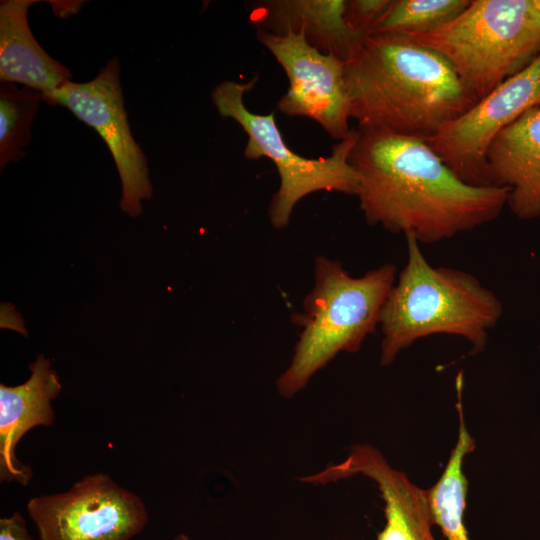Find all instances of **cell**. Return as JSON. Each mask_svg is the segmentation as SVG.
Returning <instances> with one entry per match:
<instances>
[{"mask_svg":"<svg viewBox=\"0 0 540 540\" xmlns=\"http://www.w3.org/2000/svg\"><path fill=\"white\" fill-rule=\"evenodd\" d=\"M407 261L383 306L380 363L391 364L415 341L435 334L464 338L477 353L500 320L498 297L472 274L432 266L420 243L405 236Z\"/></svg>","mask_w":540,"mask_h":540,"instance_id":"obj_3","label":"cell"},{"mask_svg":"<svg viewBox=\"0 0 540 540\" xmlns=\"http://www.w3.org/2000/svg\"><path fill=\"white\" fill-rule=\"evenodd\" d=\"M35 2H0V80L34 89L50 104L53 93L72 75L46 53L32 34L27 15Z\"/></svg>","mask_w":540,"mask_h":540,"instance_id":"obj_15","label":"cell"},{"mask_svg":"<svg viewBox=\"0 0 540 540\" xmlns=\"http://www.w3.org/2000/svg\"><path fill=\"white\" fill-rule=\"evenodd\" d=\"M396 272L395 265L386 263L353 277L340 262L317 257L303 313L293 315L301 332L291 362L277 380L280 395H296L339 352L360 350L379 325Z\"/></svg>","mask_w":540,"mask_h":540,"instance_id":"obj_4","label":"cell"},{"mask_svg":"<svg viewBox=\"0 0 540 540\" xmlns=\"http://www.w3.org/2000/svg\"><path fill=\"white\" fill-rule=\"evenodd\" d=\"M535 8L540 12V0H533Z\"/></svg>","mask_w":540,"mask_h":540,"instance_id":"obj_21","label":"cell"},{"mask_svg":"<svg viewBox=\"0 0 540 540\" xmlns=\"http://www.w3.org/2000/svg\"><path fill=\"white\" fill-rule=\"evenodd\" d=\"M258 76L247 83L223 81L211 92L212 101L223 118L235 120L248 135L244 149L247 159H270L277 168L280 186L268 208L276 229L287 226L294 207L302 198L316 191H336L356 195L358 177L349 156L359 137V129L332 147L328 157L306 158L296 154L283 139L274 114L250 112L244 104L245 92L256 84Z\"/></svg>","mask_w":540,"mask_h":540,"instance_id":"obj_6","label":"cell"},{"mask_svg":"<svg viewBox=\"0 0 540 540\" xmlns=\"http://www.w3.org/2000/svg\"><path fill=\"white\" fill-rule=\"evenodd\" d=\"M45 96L29 87L1 82L0 86V166L25 156L30 142V127Z\"/></svg>","mask_w":540,"mask_h":540,"instance_id":"obj_16","label":"cell"},{"mask_svg":"<svg viewBox=\"0 0 540 540\" xmlns=\"http://www.w3.org/2000/svg\"><path fill=\"white\" fill-rule=\"evenodd\" d=\"M344 78L359 129L429 140L477 102L443 55L400 33L365 35Z\"/></svg>","mask_w":540,"mask_h":540,"instance_id":"obj_2","label":"cell"},{"mask_svg":"<svg viewBox=\"0 0 540 540\" xmlns=\"http://www.w3.org/2000/svg\"><path fill=\"white\" fill-rule=\"evenodd\" d=\"M451 64L477 101L540 54V12L533 0H471L450 22L405 34Z\"/></svg>","mask_w":540,"mask_h":540,"instance_id":"obj_5","label":"cell"},{"mask_svg":"<svg viewBox=\"0 0 540 540\" xmlns=\"http://www.w3.org/2000/svg\"><path fill=\"white\" fill-rule=\"evenodd\" d=\"M355 475L372 479L385 502L386 525L377 540H436L426 491L393 469L371 446L352 448L344 461L303 477L302 481L323 485Z\"/></svg>","mask_w":540,"mask_h":540,"instance_id":"obj_11","label":"cell"},{"mask_svg":"<svg viewBox=\"0 0 540 540\" xmlns=\"http://www.w3.org/2000/svg\"><path fill=\"white\" fill-rule=\"evenodd\" d=\"M393 0H346L344 17L347 24L365 36L371 33Z\"/></svg>","mask_w":540,"mask_h":540,"instance_id":"obj_18","label":"cell"},{"mask_svg":"<svg viewBox=\"0 0 540 540\" xmlns=\"http://www.w3.org/2000/svg\"><path fill=\"white\" fill-rule=\"evenodd\" d=\"M120 71V61L114 57L94 79L67 81L53 93L50 105L66 107L104 140L122 184L120 208L135 217L143 211L142 201L152 197V185L148 160L130 130Z\"/></svg>","mask_w":540,"mask_h":540,"instance_id":"obj_8","label":"cell"},{"mask_svg":"<svg viewBox=\"0 0 540 540\" xmlns=\"http://www.w3.org/2000/svg\"><path fill=\"white\" fill-rule=\"evenodd\" d=\"M27 510L40 540H129L148 522L142 500L103 473L67 492L34 497Z\"/></svg>","mask_w":540,"mask_h":540,"instance_id":"obj_7","label":"cell"},{"mask_svg":"<svg viewBox=\"0 0 540 540\" xmlns=\"http://www.w3.org/2000/svg\"><path fill=\"white\" fill-rule=\"evenodd\" d=\"M349 161L356 196L370 225L432 244L487 224L507 205L509 189L463 182L427 140L359 129Z\"/></svg>","mask_w":540,"mask_h":540,"instance_id":"obj_1","label":"cell"},{"mask_svg":"<svg viewBox=\"0 0 540 540\" xmlns=\"http://www.w3.org/2000/svg\"><path fill=\"white\" fill-rule=\"evenodd\" d=\"M492 186L509 189L507 206L521 220L540 217V105L524 112L490 143Z\"/></svg>","mask_w":540,"mask_h":540,"instance_id":"obj_12","label":"cell"},{"mask_svg":"<svg viewBox=\"0 0 540 540\" xmlns=\"http://www.w3.org/2000/svg\"><path fill=\"white\" fill-rule=\"evenodd\" d=\"M0 540H32L21 514L0 520Z\"/></svg>","mask_w":540,"mask_h":540,"instance_id":"obj_19","label":"cell"},{"mask_svg":"<svg viewBox=\"0 0 540 540\" xmlns=\"http://www.w3.org/2000/svg\"><path fill=\"white\" fill-rule=\"evenodd\" d=\"M29 379L18 386L0 385V477L23 486L29 482L31 469L17 460L15 447L33 427L54 422L51 406L61 391V383L51 363L43 355L29 365Z\"/></svg>","mask_w":540,"mask_h":540,"instance_id":"obj_13","label":"cell"},{"mask_svg":"<svg viewBox=\"0 0 540 540\" xmlns=\"http://www.w3.org/2000/svg\"><path fill=\"white\" fill-rule=\"evenodd\" d=\"M173 540H188V537L184 534H179Z\"/></svg>","mask_w":540,"mask_h":540,"instance_id":"obj_20","label":"cell"},{"mask_svg":"<svg viewBox=\"0 0 540 540\" xmlns=\"http://www.w3.org/2000/svg\"><path fill=\"white\" fill-rule=\"evenodd\" d=\"M539 105L540 54L427 142L463 182L492 186L486 163L490 143L502 129Z\"/></svg>","mask_w":540,"mask_h":540,"instance_id":"obj_9","label":"cell"},{"mask_svg":"<svg viewBox=\"0 0 540 540\" xmlns=\"http://www.w3.org/2000/svg\"><path fill=\"white\" fill-rule=\"evenodd\" d=\"M256 37L283 67L289 80L287 92L277 103L278 110L287 116L316 121L334 139L346 138L352 129L345 61L319 51L302 33L274 34L257 29Z\"/></svg>","mask_w":540,"mask_h":540,"instance_id":"obj_10","label":"cell"},{"mask_svg":"<svg viewBox=\"0 0 540 540\" xmlns=\"http://www.w3.org/2000/svg\"><path fill=\"white\" fill-rule=\"evenodd\" d=\"M346 0H264L254 2L250 21L274 34L302 33L310 45L343 61L354 53L363 35L346 22Z\"/></svg>","mask_w":540,"mask_h":540,"instance_id":"obj_14","label":"cell"},{"mask_svg":"<svg viewBox=\"0 0 540 540\" xmlns=\"http://www.w3.org/2000/svg\"><path fill=\"white\" fill-rule=\"evenodd\" d=\"M470 1L393 0L372 32L428 33L457 17L467 8Z\"/></svg>","mask_w":540,"mask_h":540,"instance_id":"obj_17","label":"cell"}]
</instances>
